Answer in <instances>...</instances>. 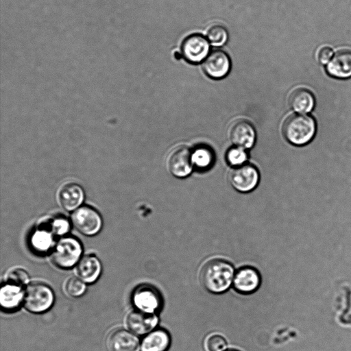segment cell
<instances>
[{
	"label": "cell",
	"instance_id": "6da1fadb",
	"mask_svg": "<svg viewBox=\"0 0 351 351\" xmlns=\"http://www.w3.org/2000/svg\"><path fill=\"white\" fill-rule=\"evenodd\" d=\"M234 278V269L228 262L220 259L207 262L200 273V280L209 291L220 293L227 290Z\"/></svg>",
	"mask_w": 351,
	"mask_h": 351
},
{
	"label": "cell",
	"instance_id": "7a4b0ae2",
	"mask_svg": "<svg viewBox=\"0 0 351 351\" xmlns=\"http://www.w3.org/2000/svg\"><path fill=\"white\" fill-rule=\"evenodd\" d=\"M317 130L316 122L310 115L296 113L289 115L282 125L285 139L294 145H304L313 138Z\"/></svg>",
	"mask_w": 351,
	"mask_h": 351
},
{
	"label": "cell",
	"instance_id": "3957f363",
	"mask_svg": "<svg viewBox=\"0 0 351 351\" xmlns=\"http://www.w3.org/2000/svg\"><path fill=\"white\" fill-rule=\"evenodd\" d=\"M82 247L73 237L64 236L53 246L51 258L53 263L62 269H69L77 265L82 258Z\"/></svg>",
	"mask_w": 351,
	"mask_h": 351
},
{
	"label": "cell",
	"instance_id": "277c9868",
	"mask_svg": "<svg viewBox=\"0 0 351 351\" xmlns=\"http://www.w3.org/2000/svg\"><path fill=\"white\" fill-rule=\"evenodd\" d=\"M54 302V294L47 285L35 282L26 286L23 304L31 313H40L47 311Z\"/></svg>",
	"mask_w": 351,
	"mask_h": 351
},
{
	"label": "cell",
	"instance_id": "5b68a950",
	"mask_svg": "<svg viewBox=\"0 0 351 351\" xmlns=\"http://www.w3.org/2000/svg\"><path fill=\"white\" fill-rule=\"evenodd\" d=\"M71 222L75 229L86 236L97 234L102 226L100 215L90 206H81L74 210Z\"/></svg>",
	"mask_w": 351,
	"mask_h": 351
},
{
	"label": "cell",
	"instance_id": "8992f818",
	"mask_svg": "<svg viewBox=\"0 0 351 351\" xmlns=\"http://www.w3.org/2000/svg\"><path fill=\"white\" fill-rule=\"evenodd\" d=\"M192 151L185 145L173 148L167 158V167L169 171L175 177L185 178L192 171Z\"/></svg>",
	"mask_w": 351,
	"mask_h": 351
},
{
	"label": "cell",
	"instance_id": "52a82bcc",
	"mask_svg": "<svg viewBox=\"0 0 351 351\" xmlns=\"http://www.w3.org/2000/svg\"><path fill=\"white\" fill-rule=\"evenodd\" d=\"M229 180L236 190L246 193L253 190L258 184L259 173L254 165L245 163L231 169Z\"/></svg>",
	"mask_w": 351,
	"mask_h": 351
},
{
	"label": "cell",
	"instance_id": "ba28073f",
	"mask_svg": "<svg viewBox=\"0 0 351 351\" xmlns=\"http://www.w3.org/2000/svg\"><path fill=\"white\" fill-rule=\"evenodd\" d=\"M209 43L202 35L193 34L187 36L182 44V53L186 61L197 64L207 57Z\"/></svg>",
	"mask_w": 351,
	"mask_h": 351
},
{
	"label": "cell",
	"instance_id": "9c48e42d",
	"mask_svg": "<svg viewBox=\"0 0 351 351\" xmlns=\"http://www.w3.org/2000/svg\"><path fill=\"white\" fill-rule=\"evenodd\" d=\"M132 302L136 309L154 313L160 306L161 297L158 291L152 286L141 285L134 291Z\"/></svg>",
	"mask_w": 351,
	"mask_h": 351
},
{
	"label": "cell",
	"instance_id": "30bf717a",
	"mask_svg": "<svg viewBox=\"0 0 351 351\" xmlns=\"http://www.w3.org/2000/svg\"><path fill=\"white\" fill-rule=\"evenodd\" d=\"M230 67L231 62L228 55L220 49L209 53L202 65L204 73L213 79H221L226 76Z\"/></svg>",
	"mask_w": 351,
	"mask_h": 351
},
{
	"label": "cell",
	"instance_id": "8fae6325",
	"mask_svg": "<svg viewBox=\"0 0 351 351\" xmlns=\"http://www.w3.org/2000/svg\"><path fill=\"white\" fill-rule=\"evenodd\" d=\"M229 138L235 146L248 149L254 144L256 132L252 123L248 121L239 119L231 125Z\"/></svg>",
	"mask_w": 351,
	"mask_h": 351
},
{
	"label": "cell",
	"instance_id": "7c38bea8",
	"mask_svg": "<svg viewBox=\"0 0 351 351\" xmlns=\"http://www.w3.org/2000/svg\"><path fill=\"white\" fill-rule=\"evenodd\" d=\"M158 317L154 313L135 310L129 313L126 324L132 332L144 335L154 330L158 324Z\"/></svg>",
	"mask_w": 351,
	"mask_h": 351
},
{
	"label": "cell",
	"instance_id": "4fadbf2b",
	"mask_svg": "<svg viewBox=\"0 0 351 351\" xmlns=\"http://www.w3.org/2000/svg\"><path fill=\"white\" fill-rule=\"evenodd\" d=\"M327 73L332 77L346 79L351 77V50L337 51L327 64Z\"/></svg>",
	"mask_w": 351,
	"mask_h": 351
},
{
	"label": "cell",
	"instance_id": "5bb4252c",
	"mask_svg": "<svg viewBox=\"0 0 351 351\" xmlns=\"http://www.w3.org/2000/svg\"><path fill=\"white\" fill-rule=\"evenodd\" d=\"M112 351H139L141 344L138 337L132 331L118 329L113 331L108 338Z\"/></svg>",
	"mask_w": 351,
	"mask_h": 351
},
{
	"label": "cell",
	"instance_id": "9a60e30c",
	"mask_svg": "<svg viewBox=\"0 0 351 351\" xmlns=\"http://www.w3.org/2000/svg\"><path fill=\"white\" fill-rule=\"evenodd\" d=\"M101 272V264L93 254H86L80 259L76 265V273L85 283L95 282Z\"/></svg>",
	"mask_w": 351,
	"mask_h": 351
},
{
	"label": "cell",
	"instance_id": "2e32d148",
	"mask_svg": "<svg viewBox=\"0 0 351 351\" xmlns=\"http://www.w3.org/2000/svg\"><path fill=\"white\" fill-rule=\"evenodd\" d=\"M84 197L83 189L73 183L63 185L58 192V199L61 206L67 211L79 208Z\"/></svg>",
	"mask_w": 351,
	"mask_h": 351
},
{
	"label": "cell",
	"instance_id": "e0dca14e",
	"mask_svg": "<svg viewBox=\"0 0 351 351\" xmlns=\"http://www.w3.org/2000/svg\"><path fill=\"white\" fill-rule=\"evenodd\" d=\"M261 278L258 273L252 267H243L235 274L233 280L234 288L243 293H250L257 289Z\"/></svg>",
	"mask_w": 351,
	"mask_h": 351
},
{
	"label": "cell",
	"instance_id": "ac0fdd59",
	"mask_svg": "<svg viewBox=\"0 0 351 351\" xmlns=\"http://www.w3.org/2000/svg\"><path fill=\"white\" fill-rule=\"evenodd\" d=\"M23 287L7 282L0 290V304L5 311L17 308L23 301L24 290Z\"/></svg>",
	"mask_w": 351,
	"mask_h": 351
},
{
	"label": "cell",
	"instance_id": "d6986e66",
	"mask_svg": "<svg viewBox=\"0 0 351 351\" xmlns=\"http://www.w3.org/2000/svg\"><path fill=\"white\" fill-rule=\"evenodd\" d=\"M54 234L43 223H40L30 234L29 245L38 254L47 252L53 247Z\"/></svg>",
	"mask_w": 351,
	"mask_h": 351
},
{
	"label": "cell",
	"instance_id": "ffe728a7",
	"mask_svg": "<svg viewBox=\"0 0 351 351\" xmlns=\"http://www.w3.org/2000/svg\"><path fill=\"white\" fill-rule=\"evenodd\" d=\"M289 103L294 111L305 114L314 108L315 100L310 90L305 88H298L291 93Z\"/></svg>",
	"mask_w": 351,
	"mask_h": 351
},
{
	"label": "cell",
	"instance_id": "44dd1931",
	"mask_svg": "<svg viewBox=\"0 0 351 351\" xmlns=\"http://www.w3.org/2000/svg\"><path fill=\"white\" fill-rule=\"evenodd\" d=\"M170 344L167 332L158 329L149 332L141 343V351H166Z\"/></svg>",
	"mask_w": 351,
	"mask_h": 351
},
{
	"label": "cell",
	"instance_id": "7402d4cb",
	"mask_svg": "<svg viewBox=\"0 0 351 351\" xmlns=\"http://www.w3.org/2000/svg\"><path fill=\"white\" fill-rule=\"evenodd\" d=\"M193 166L200 170L208 169L214 162V154L211 149L206 146H198L192 151Z\"/></svg>",
	"mask_w": 351,
	"mask_h": 351
},
{
	"label": "cell",
	"instance_id": "603a6c76",
	"mask_svg": "<svg viewBox=\"0 0 351 351\" xmlns=\"http://www.w3.org/2000/svg\"><path fill=\"white\" fill-rule=\"evenodd\" d=\"M207 39L215 46L225 45L228 38L227 29L222 25H215L210 27L207 32Z\"/></svg>",
	"mask_w": 351,
	"mask_h": 351
},
{
	"label": "cell",
	"instance_id": "cb8c5ba5",
	"mask_svg": "<svg viewBox=\"0 0 351 351\" xmlns=\"http://www.w3.org/2000/svg\"><path fill=\"white\" fill-rule=\"evenodd\" d=\"M54 234V236L64 237L70 230L69 221L64 217H56L43 223Z\"/></svg>",
	"mask_w": 351,
	"mask_h": 351
},
{
	"label": "cell",
	"instance_id": "d4e9b609",
	"mask_svg": "<svg viewBox=\"0 0 351 351\" xmlns=\"http://www.w3.org/2000/svg\"><path fill=\"white\" fill-rule=\"evenodd\" d=\"M226 158L230 165L238 167L245 164L247 156L245 149L235 146L227 151Z\"/></svg>",
	"mask_w": 351,
	"mask_h": 351
},
{
	"label": "cell",
	"instance_id": "484cf974",
	"mask_svg": "<svg viewBox=\"0 0 351 351\" xmlns=\"http://www.w3.org/2000/svg\"><path fill=\"white\" fill-rule=\"evenodd\" d=\"M65 290L70 296L77 298L84 293L86 285L80 278L71 277L66 282Z\"/></svg>",
	"mask_w": 351,
	"mask_h": 351
},
{
	"label": "cell",
	"instance_id": "4316f807",
	"mask_svg": "<svg viewBox=\"0 0 351 351\" xmlns=\"http://www.w3.org/2000/svg\"><path fill=\"white\" fill-rule=\"evenodd\" d=\"M29 280L28 273L22 268L16 267L12 269L7 274L8 282L23 287L27 285Z\"/></svg>",
	"mask_w": 351,
	"mask_h": 351
},
{
	"label": "cell",
	"instance_id": "83f0119b",
	"mask_svg": "<svg viewBox=\"0 0 351 351\" xmlns=\"http://www.w3.org/2000/svg\"><path fill=\"white\" fill-rule=\"evenodd\" d=\"M227 346L225 339L219 335H212L206 341L208 351H223Z\"/></svg>",
	"mask_w": 351,
	"mask_h": 351
},
{
	"label": "cell",
	"instance_id": "f1b7e54d",
	"mask_svg": "<svg viewBox=\"0 0 351 351\" xmlns=\"http://www.w3.org/2000/svg\"><path fill=\"white\" fill-rule=\"evenodd\" d=\"M332 54V49L330 47L324 46L318 51L317 59L321 64H326L331 60Z\"/></svg>",
	"mask_w": 351,
	"mask_h": 351
},
{
	"label": "cell",
	"instance_id": "f546056e",
	"mask_svg": "<svg viewBox=\"0 0 351 351\" xmlns=\"http://www.w3.org/2000/svg\"><path fill=\"white\" fill-rule=\"evenodd\" d=\"M231 351H233V350H231Z\"/></svg>",
	"mask_w": 351,
	"mask_h": 351
}]
</instances>
